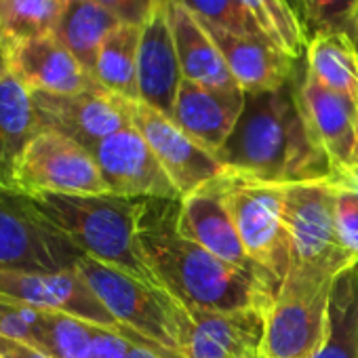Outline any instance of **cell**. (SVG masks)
Returning a JSON list of instances; mask_svg holds the SVG:
<instances>
[{
  "label": "cell",
  "instance_id": "1",
  "mask_svg": "<svg viewBox=\"0 0 358 358\" xmlns=\"http://www.w3.org/2000/svg\"><path fill=\"white\" fill-rule=\"evenodd\" d=\"M179 201L139 199L137 243L160 289L188 310L270 312L280 285L264 274L245 272L186 238L177 228Z\"/></svg>",
  "mask_w": 358,
  "mask_h": 358
},
{
  "label": "cell",
  "instance_id": "2",
  "mask_svg": "<svg viewBox=\"0 0 358 358\" xmlns=\"http://www.w3.org/2000/svg\"><path fill=\"white\" fill-rule=\"evenodd\" d=\"M217 158L232 173L276 186L327 182L333 171L306 124L291 83L245 93L243 114Z\"/></svg>",
  "mask_w": 358,
  "mask_h": 358
},
{
  "label": "cell",
  "instance_id": "3",
  "mask_svg": "<svg viewBox=\"0 0 358 358\" xmlns=\"http://www.w3.org/2000/svg\"><path fill=\"white\" fill-rule=\"evenodd\" d=\"M36 209L87 257L158 287L137 243L139 199L118 194H32Z\"/></svg>",
  "mask_w": 358,
  "mask_h": 358
},
{
  "label": "cell",
  "instance_id": "4",
  "mask_svg": "<svg viewBox=\"0 0 358 358\" xmlns=\"http://www.w3.org/2000/svg\"><path fill=\"white\" fill-rule=\"evenodd\" d=\"M76 270L127 331L175 354H186L192 316L184 303L160 287L145 285L87 255L78 259Z\"/></svg>",
  "mask_w": 358,
  "mask_h": 358
},
{
  "label": "cell",
  "instance_id": "5",
  "mask_svg": "<svg viewBox=\"0 0 358 358\" xmlns=\"http://www.w3.org/2000/svg\"><path fill=\"white\" fill-rule=\"evenodd\" d=\"M337 188L329 182L285 186V222L291 234L293 264L287 276L312 282H333L354 266L335 228Z\"/></svg>",
  "mask_w": 358,
  "mask_h": 358
},
{
  "label": "cell",
  "instance_id": "6",
  "mask_svg": "<svg viewBox=\"0 0 358 358\" xmlns=\"http://www.w3.org/2000/svg\"><path fill=\"white\" fill-rule=\"evenodd\" d=\"M220 186L251 262L282 285L293 264L285 222V186L264 184L232 171L220 177Z\"/></svg>",
  "mask_w": 358,
  "mask_h": 358
},
{
  "label": "cell",
  "instance_id": "7",
  "mask_svg": "<svg viewBox=\"0 0 358 358\" xmlns=\"http://www.w3.org/2000/svg\"><path fill=\"white\" fill-rule=\"evenodd\" d=\"M83 251L62 234L28 194L0 182V270L59 272L76 268Z\"/></svg>",
  "mask_w": 358,
  "mask_h": 358
},
{
  "label": "cell",
  "instance_id": "8",
  "mask_svg": "<svg viewBox=\"0 0 358 358\" xmlns=\"http://www.w3.org/2000/svg\"><path fill=\"white\" fill-rule=\"evenodd\" d=\"M13 186L24 194H108L93 154L74 139L43 129L24 150Z\"/></svg>",
  "mask_w": 358,
  "mask_h": 358
},
{
  "label": "cell",
  "instance_id": "9",
  "mask_svg": "<svg viewBox=\"0 0 358 358\" xmlns=\"http://www.w3.org/2000/svg\"><path fill=\"white\" fill-rule=\"evenodd\" d=\"M331 282L287 276L266 316L257 358H312L327 324Z\"/></svg>",
  "mask_w": 358,
  "mask_h": 358
},
{
  "label": "cell",
  "instance_id": "10",
  "mask_svg": "<svg viewBox=\"0 0 358 358\" xmlns=\"http://www.w3.org/2000/svg\"><path fill=\"white\" fill-rule=\"evenodd\" d=\"M127 112L131 124L148 141L182 196L196 192L228 171L213 152L179 129L166 114L145 106L143 101L131 99H127Z\"/></svg>",
  "mask_w": 358,
  "mask_h": 358
},
{
  "label": "cell",
  "instance_id": "11",
  "mask_svg": "<svg viewBox=\"0 0 358 358\" xmlns=\"http://www.w3.org/2000/svg\"><path fill=\"white\" fill-rule=\"evenodd\" d=\"M0 297L22 301L45 312H64L91 324L139 339L108 312L76 268L59 272L0 270Z\"/></svg>",
  "mask_w": 358,
  "mask_h": 358
},
{
  "label": "cell",
  "instance_id": "12",
  "mask_svg": "<svg viewBox=\"0 0 358 358\" xmlns=\"http://www.w3.org/2000/svg\"><path fill=\"white\" fill-rule=\"evenodd\" d=\"M91 154L110 194L127 199H182L152 148L133 124L99 141Z\"/></svg>",
  "mask_w": 358,
  "mask_h": 358
},
{
  "label": "cell",
  "instance_id": "13",
  "mask_svg": "<svg viewBox=\"0 0 358 358\" xmlns=\"http://www.w3.org/2000/svg\"><path fill=\"white\" fill-rule=\"evenodd\" d=\"M30 95L43 129L62 133L89 152L106 137L131 124L127 99L106 89L74 95L34 91Z\"/></svg>",
  "mask_w": 358,
  "mask_h": 358
},
{
  "label": "cell",
  "instance_id": "14",
  "mask_svg": "<svg viewBox=\"0 0 358 358\" xmlns=\"http://www.w3.org/2000/svg\"><path fill=\"white\" fill-rule=\"evenodd\" d=\"M177 228L186 238L199 243L201 247H205L209 253L224 259L226 264L241 268L245 272L268 276L262 268H257L251 262L238 236V230L232 222V215L222 194L220 177L213 179L211 184L199 188L196 192L179 199Z\"/></svg>",
  "mask_w": 358,
  "mask_h": 358
},
{
  "label": "cell",
  "instance_id": "15",
  "mask_svg": "<svg viewBox=\"0 0 358 358\" xmlns=\"http://www.w3.org/2000/svg\"><path fill=\"white\" fill-rule=\"evenodd\" d=\"M297 99L306 124L327 154L333 171L358 162L356 103L320 85L308 70L297 85Z\"/></svg>",
  "mask_w": 358,
  "mask_h": 358
},
{
  "label": "cell",
  "instance_id": "16",
  "mask_svg": "<svg viewBox=\"0 0 358 358\" xmlns=\"http://www.w3.org/2000/svg\"><path fill=\"white\" fill-rule=\"evenodd\" d=\"M182 80L184 74L175 49L166 0H156L150 17L141 26L137 55L139 101L171 118Z\"/></svg>",
  "mask_w": 358,
  "mask_h": 358
},
{
  "label": "cell",
  "instance_id": "17",
  "mask_svg": "<svg viewBox=\"0 0 358 358\" xmlns=\"http://www.w3.org/2000/svg\"><path fill=\"white\" fill-rule=\"evenodd\" d=\"M243 108L245 91L241 87L213 89L184 78L175 97L171 120L217 156L232 135Z\"/></svg>",
  "mask_w": 358,
  "mask_h": 358
},
{
  "label": "cell",
  "instance_id": "18",
  "mask_svg": "<svg viewBox=\"0 0 358 358\" xmlns=\"http://www.w3.org/2000/svg\"><path fill=\"white\" fill-rule=\"evenodd\" d=\"M11 74L30 93L43 91L74 95L103 89L55 36H43L13 45Z\"/></svg>",
  "mask_w": 358,
  "mask_h": 358
},
{
  "label": "cell",
  "instance_id": "19",
  "mask_svg": "<svg viewBox=\"0 0 358 358\" xmlns=\"http://www.w3.org/2000/svg\"><path fill=\"white\" fill-rule=\"evenodd\" d=\"M192 316V331L186 343V358H257L266 312L236 310L209 312L188 310Z\"/></svg>",
  "mask_w": 358,
  "mask_h": 358
},
{
  "label": "cell",
  "instance_id": "20",
  "mask_svg": "<svg viewBox=\"0 0 358 358\" xmlns=\"http://www.w3.org/2000/svg\"><path fill=\"white\" fill-rule=\"evenodd\" d=\"M203 26L222 51L236 85L245 93L274 91L291 83L295 59L270 41L241 36L207 22H203Z\"/></svg>",
  "mask_w": 358,
  "mask_h": 358
},
{
  "label": "cell",
  "instance_id": "21",
  "mask_svg": "<svg viewBox=\"0 0 358 358\" xmlns=\"http://www.w3.org/2000/svg\"><path fill=\"white\" fill-rule=\"evenodd\" d=\"M166 9L184 78L213 89H236L238 85L203 22L179 0H166Z\"/></svg>",
  "mask_w": 358,
  "mask_h": 358
},
{
  "label": "cell",
  "instance_id": "22",
  "mask_svg": "<svg viewBox=\"0 0 358 358\" xmlns=\"http://www.w3.org/2000/svg\"><path fill=\"white\" fill-rule=\"evenodd\" d=\"M120 24L124 22L118 15L93 0H64V9L53 36L93 76L99 47Z\"/></svg>",
  "mask_w": 358,
  "mask_h": 358
},
{
  "label": "cell",
  "instance_id": "23",
  "mask_svg": "<svg viewBox=\"0 0 358 358\" xmlns=\"http://www.w3.org/2000/svg\"><path fill=\"white\" fill-rule=\"evenodd\" d=\"M41 131L30 91L11 74L0 83V182L13 186V169Z\"/></svg>",
  "mask_w": 358,
  "mask_h": 358
},
{
  "label": "cell",
  "instance_id": "24",
  "mask_svg": "<svg viewBox=\"0 0 358 358\" xmlns=\"http://www.w3.org/2000/svg\"><path fill=\"white\" fill-rule=\"evenodd\" d=\"M312 358H358V262L331 282L324 335Z\"/></svg>",
  "mask_w": 358,
  "mask_h": 358
},
{
  "label": "cell",
  "instance_id": "25",
  "mask_svg": "<svg viewBox=\"0 0 358 358\" xmlns=\"http://www.w3.org/2000/svg\"><path fill=\"white\" fill-rule=\"evenodd\" d=\"M306 70L327 89L358 103V51L348 34H312L306 45Z\"/></svg>",
  "mask_w": 358,
  "mask_h": 358
},
{
  "label": "cell",
  "instance_id": "26",
  "mask_svg": "<svg viewBox=\"0 0 358 358\" xmlns=\"http://www.w3.org/2000/svg\"><path fill=\"white\" fill-rule=\"evenodd\" d=\"M141 26L120 24L99 47L95 62V80L108 93L122 99L139 101L137 89V55Z\"/></svg>",
  "mask_w": 358,
  "mask_h": 358
},
{
  "label": "cell",
  "instance_id": "27",
  "mask_svg": "<svg viewBox=\"0 0 358 358\" xmlns=\"http://www.w3.org/2000/svg\"><path fill=\"white\" fill-rule=\"evenodd\" d=\"M259 32L293 59L306 53V28L291 0H238Z\"/></svg>",
  "mask_w": 358,
  "mask_h": 358
},
{
  "label": "cell",
  "instance_id": "28",
  "mask_svg": "<svg viewBox=\"0 0 358 358\" xmlns=\"http://www.w3.org/2000/svg\"><path fill=\"white\" fill-rule=\"evenodd\" d=\"M64 0H0V34L11 45L53 36Z\"/></svg>",
  "mask_w": 358,
  "mask_h": 358
},
{
  "label": "cell",
  "instance_id": "29",
  "mask_svg": "<svg viewBox=\"0 0 358 358\" xmlns=\"http://www.w3.org/2000/svg\"><path fill=\"white\" fill-rule=\"evenodd\" d=\"M97 324L64 312H45L38 350L51 358H87Z\"/></svg>",
  "mask_w": 358,
  "mask_h": 358
},
{
  "label": "cell",
  "instance_id": "30",
  "mask_svg": "<svg viewBox=\"0 0 358 358\" xmlns=\"http://www.w3.org/2000/svg\"><path fill=\"white\" fill-rule=\"evenodd\" d=\"M356 13L358 0H303L301 3V22L312 30V34L341 32L354 41Z\"/></svg>",
  "mask_w": 358,
  "mask_h": 358
},
{
  "label": "cell",
  "instance_id": "31",
  "mask_svg": "<svg viewBox=\"0 0 358 358\" xmlns=\"http://www.w3.org/2000/svg\"><path fill=\"white\" fill-rule=\"evenodd\" d=\"M186 5L199 20L230 30L241 36H255V38H266L259 28L253 24V20L243 11L238 0H179ZM268 41V38H266Z\"/></svg>",
  "mask_w": 358,
  "mask_h": 358
},
{
  "label": "cell",
  "instance_id": "32",
  "mask_svg": "<svg viewBox=\"0 0 358 358\" xmlns=\"http://www.w3.org/2000/svg\"><path fill=\"white\" fill-rule=\"evenodd\" d=\"M43 320H45V310L0 297V335L28 341L38 348Z\"/></svg>",
  "mask_w": 358,
  "mask_h": 358
},
{
  "label": "cell",
  "instance_id": "33",
  "mask_svg": "<svg viewBox=\"0 0 358 358\" xmlns=\"http://www.w3.org/2000/svg\"><path fill=\"white\" fill-rule=\"evenodd\" d=\"M335 228L343 249L358 259V192L337 190Z\"/></svg>",
  "mask_w": 358,
  "mask_h": 358
},
{
  "label": "cell",
  "instance_id": "34",
  "mask_svg": "<svg viewBox=\"0 0 358 358\" xmlns=\"http://www.w3.org/2000/svg\"><path fill=\"white\" fill-rule=\"evenodd\" d=\"M93 3L110 9L114 15H118L124 24L143 26L150 17L156 0H93Z\"/></svg>",
  "mask_w": 358,
  "mask_h": 358
},
{
  "label": "cell",
  "instance_id": "35",
  "mask_svg": "<svg viewBox=\"0 0 358 358\" xmlns=\"http://www.w3.org/2000/svg\"><path fill=\"white\" fill-rule=\"evenodd\" d=\"M0 358H51L36 345L0 335Z\"/></svg>",
  "mask_w": 358,
  "mask_h": 358
},
{
  "label": "cell",
  "instance_id": "36",
  "mask_svg": "<svg viewBox=\"0 0 358 358\" xmlns=\"http://www.w3.org/2000/svg\"><path fill=\"white\" fill-rule=\"evenodd\" d=\"M337 190H348V192H358V162L345 169H335L331 171V177L327 179Z\"/></svg>",
  "mask_w": 358,
  "mask_h": 358
},
{
  "label": "cell",
  "instance_id": "37",
  "mask_svg": "<svg viewBox=\"0 0 358 358\" xmlns=\"http://www.w3.org/2000/svg\"><path fill=\"white\" fill-rule=\"evenodd\" d=\"M11 49L13 45L0 34V83L11 76Z\"/></svg>",
  "mask_w": 358,
  "mask_h": 358
},
{
  "label": "cell",
  "instance_id": "38",
  "mask_svg": "<svg viewBox=\"0 0 358 358\" xmlns=\"http://www.w3.org/2000/svg\"><path fill=\"white\" fill-rule=\"evenodd\" d=\"M354 45H356V51H358V13H356V36H354Z\"/></svg>",
  "mask_w": 358,
  "mask_h": 358
},
{
  "label": "cell",
  "instance_id": "39",
  "mask_svg": "<svg viewBox=\"0 0 358 358\" xmlns=\"http://www.w3.org/2000/svg\"><path fill=\"white\" fill-rule=\"evenodd\" d=\"M356 135H358V103H356Z\"/></svg>",
  "mask_w": 358,
  "mask_h": 358
},
{
  "label": "cell",
  "instance_id": "40",
  "mask_svg": "<svg viewBox=\"0 0 358 358\" xmlns=\"http://www.w3.org/2000/svg\"><path fill=\"white\" fill-rule=\"evenodd\" d=\"M297 3H299V15H301V3H303V0H297Z\"/></svg>",
  "mask_w": 358,
  "mask_h": 358
}]
</instances>
